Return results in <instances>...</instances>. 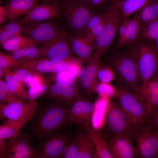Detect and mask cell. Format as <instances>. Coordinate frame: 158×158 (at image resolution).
<instances>
[{"instance_id": "cell-8", "label": "cell", "mask_w": 158, "mask_h": 158, "mask_svg": "<svg viewBox=\"0 0 158 158\" xmlns=\"http://www.w3.org/2000/svg\"><path fill=\"white\" fill-rule=\"evenodd\" d=\"M105 120L107 129L113 136L130 137L132 134L133 128L117 100H109Z\"/></svg>"}, {"instance_id": "cell-23", "label": "cell", "mask_w": 158, "mask_h": 158, "mask_svg": "<svg viewBox=\"0 0 158 158\" xmlns=\"http://www.w3.org/2000/svg\"><path fill=\"white\" fill-rule=\"evenodd\" d=\"M83 127L94 145L95 151L93 157L114 158L109 150L107 143L102 138L100 132L89 124Z\"/></svg>"}, {"instance_id": "cell-1", "label": "cell", "mask_w": 158, "mask_h": 158, "mask_svg": "<svg viewBox=\"0 0 158 158\" xmlns=\"http://www.w3.org/2000/svg\"><path fill=\"white\" fill-rule=\"evenodd\" d=\"M54 102L37 109L35 113L32 132L37 138L44 139L69 121V109Z\"/></svg>"}, {"instance_id": "cell-44", "label": "cell", "mask_w": 158, "mask_h": 158, "mask_svg": "<svg viewBox=\"0 0 158 158\" xmlns=\"http://www.w3.org/2000/svg\"><path fill=\"white\" fill-rule=\"evenodd\" d=\"M147 123L158 131V108H152L149 111Z\"/></svg>"}, {"instance_id": "cell-29", "label": "cell", "mask_w": 158, "mask_h": 158, "mask_svg": "<svg viewBox=\"0 0 158 158\" xmlns=\"http://www.w3.org/2000/svg\"><path fill=\"white\" fill-rule=\"evenodd\" d=\"M141 29L139 13L136 12L133 18L129 19L127 34L121 47L130 45L138 39Z\"/></svg>"}, {"instance_id": "cell-7", "label": "cell", "mask_w": 158, "mask_h": 158, "mask_svg": "<svg viewBox=\"0 0 158 158\" xmlns=\"http://www.w3.org/2000/svg\"><path fill=\"white\" fill-rule=\"evenodd\" d=\"M62 7L69 27L77 32L83 31L93 14L92 7L88 2L82 0H63Z\"/></svg>"}, {"instance_id": "cell-20", "label": "cell", "mask_w": 158, "mask_h": 158, "mask_svg": "<svg viewBox=\"0 0 158 158\" xmlns=\"http://www.w3.org/2000/svg\"><path fill=\"white\" fill-rule=\"evenodd\" d=\"M68 40L72 51L83 63H86L94 55V42L90 41L86 35L71 36L68 37Z\"/></svg>"}, {"instance_id": "cell-5", "label": "cell", "mask_w": 158, "mask_h": 158, "mask_svg": "<svg viewBox=\"0 0 158 158\" xmlns=\"http://www.w3.org/2000/svg\"><path fill=\"white\" fill-rule=\"evenodd\" d=\"M104 25L102 32L94 41L96 51L102 54L111 47L124 18L120 10L112 2L104 14Z\"/></svg>"}, {"instance_id": "cell-25", "label": "cell", "mask_w": 158, "mask_h": 158, "mask_svg": "<svg viewBox=\"0 0 158 158\" xmlns=\"http://www.w3.org/2000/svg\"><path fill=\"white\" fill-rule=\"evenodd\" d=\"M3 48L10 53L37 44L31 38L24 35H17L10 38L2 44Z\"/></svg>"}, {"instance_id": "cell-52", "label": "cell", "mask_w": 158, "mask_h": 158, "mask_svg": "<svg viewBox=\"0 0 158 158\" xmlns=\"http://www.w3.org/2000/svg\"><path fill=\"white\" fill-rule=\"evenodd\" d=\"M82 0L85 1L87 2L88 0Z\"/></svg>"}, {"instance_id": "cell-35", "label": "cell", "mask_w": 158, "mask_h": 158, "mask_svg": "<svg viewBox=\"0 0 158 158\" xmlns=\"http://www.w3.org/2000/svg\"><path fill=\"white\" fill-rule=\"evenodd\" d=\"M100 97L109 100L115 97L116 94V87L108 83H99L95 89Z\"/></svg>"}, {"instance_id": "cell-31", "label": "cell", "mask_w": 158, "mask_h": 158, "mask_svg": "<svg viewBox=\"0 0 158 158\" xmlns=\"http://www.w3.org/2000/svg\"><path fill=\"white\" fill-rule=\"evenodd\" d=\"M5 78L9 89L16 97L21 100L29 101L28 92L25 88L24 84L15 80L8 73Z\"/></svg>"}, {"instance_id": "cell-6", "label": "cell", "mask_w": 158, "mask_h": 158, "mask_svg": "<svg viewBox=\"0 0 158 158\" xmlns=\"http://www.w3.org/2000/svg\"><path fill=\"white\" fill-rule=\"evenodd\" d=\"M38 104L36 99L28 101L18 99L7 104L0 103V120L20 128L33 118Z\"/></svg>"}, {"instance_id": "cell-11", "label": "cell", "mask_w": 158, "mask_h": 158, "mask_svg": "<svg viewBox=\"0 0 158 158\" xmlns=\"http://www.w3.org/2000/svg\"><path fill=\"white\" fill-rule=\"evenodd\" d=\"M101 54L96 51L94 56L82 68L78 78V83L81 90L88 96L95 92L96 87L99 83L97 73L102 66Z\"/></svg>"}, {"instance_id": "cell-4", "label": "cell", "mask_w": 158, "mask_h": 158, "mask_svg": "<svg viewBox=\"0 0 158 158\" xmlns=\"http://www.w3.org/2000/svg\"><path fill=\"white\" fill-rule=\"evenodd\" d=\"M109 62L119 82L133 92L141 84L138 69L134 58L124 51L114 55Z\"/></svg>"}, {"instance_id": "cell-28", "label": "cell", "mask_w": 158, "mask_h": 158, "mask_svg": "<svg viewBox=\"0 0 158 158\" xmlns=\"http://www.w3.org/2000/svg\"><path fill=\"white\" fill-rule=\"evenodd\" d=\"M149 0H113L114 4L121 11L124 19L140 9Z\"/></svg>"}, {"instance_id": "cell-2", "label": "cell", "mask_w": 158, "mask_h": 158, "mask_svg": "<svg viewBox=\"0 0 158 158\" xmlns=\"http://www.w3.org/2000/svg\"><path fill=\"white\" fill-rule=\"evenodd\" d=\"M127 46L124 51L130 54L136 61L141 83L157 77L158 52L156 42L138 39Z\"/></svg>"}, {"instance_id": "cell-50", "label": "cell", "mask_w": 158, "mask_h": 158, "mask_svg": "<svg viewBox=\"0 0 158 158\" xmlns=\"http://www.w3.org/2000/svg\"><path fill=\"white\" fill-rule=\"evenodd\" d=\"M155 40H156L155 42H156V47H157L158 52V37Z\"/></svg>"}, {"instance_id": "cell-14", "label": "cell", "mask_w": 158, "mask_h": 158, "mask_svg": "<svg viewBox=\"0 0 158 158\" xmlns=\"http://www.w3.org/2000/svg\"><path fill=\"white\" fill-rule=\"evenodd\" d=\"M44 94L45 98L67 108H70L76 100L83 97L80 95L77 86L56 82L50 85Z\"/></svg>"}, {"instance_id": "cell-3", "label": "cell", "mask_w": 158, "mask_h": 158, "mask_svg": "<svg viewBox=\"0 0 158 158\" xmlns=\"http://www.w3.org/2000/svg\"><path fill=\"white\" fill-rule=\"evenodd\" d=\"M116 88L117 92L115 97L117 98L132 126L133 133L135 132L147 124L148 110L147 105L138 95L120 83Z\"/></svg>"}, {"instance_id": "cell-53", "label": "cell", "mask_w": 158, "mask_h": 158, "mask_svg": "<svg viewBox=\"0 0 158 158\" xmlns=\"http://www.w3.org/2000/svg\"><path fill=\"white\" fill-rule=\"evenodd\" d=\"M157 0V4L158 5V0Z\"/></svg>"}, {"instance_id": "cell-40", "label": "cell", "mask_w": 158, "mask_h": 158, "mask_svg": "<svg viewBox=\"0 0 158 158\" xmlns=\"http://www.w3.org/2000/svg\"><path fill=\"white\" fill-rule=\"evenodd\" d=\"M97 77L101 82L109 83L114 79V71L109 65L101 66L98 71Z\"/></svg>"}, {"instance_id": "cell-43", "label": "cell", "mask_w": 158, "mask_h": 158, "mask_svg": "<svg viewBox=\"0 0 158 158\" xmlns=\"http://www.w3.org/2000/svg\"><path fill=\"white\" fill-rule=\"evenodd\" d=\"M104 15L93 14L87 22L83 31L87 33L95 27L104 22Z\"/></svg>"}, {"instance_id": "cell-19", "label": "cell", "mask_w": 158, "mask_h": 158, "mask_svg": "<svg viewBox=\"0 0 158 158\" xmlns=\"http://www.w3.org/2000/svg\"><path fill=\"white\" fill-rule=\"evenodd\" d=\"M109 152L114 158H136V147L130 137L112 136L107 143Z\"/></svg>"}, {"instance_id": "cell-10", "label": "cell", "mask_w": 158, "mask_h": 158, "mask_svg": "<svg viewBox=\"0 0 158 158\" xmlns=\"http://www.w3.org/2000/svg\"><path fill=\"white\" fill-rule=\"evenodd\" d=\"M62 29L49 21L29 22L23 24L22 34L31 38L38 45L43 46Z\"/></svg>"}, {"instance_id": "cell-13", "label": "cell", "mask_w": 158, "mask_h": 158, "mask_svg": "<svg viewBox=\"0 0 158 158\" xmlns=\"http://www.w3.org/2000/svg\"><path fill=\"white\" fill-rule=\"evenodd\" d=\"M70 140L67 133H53L45 138L37 147L38 158H58Z\"/></svg>"}, {"instance_id": "cell-36", "label": "cell", "mask_w": 158, "mask_h": 158, "mask_svg": "<svg viewBox=\"0 0 158 158\" xmlns=\"http://www.w3.org/2000/svg\"><path fill=\"white\" fill-rule=\"evenodd\" d=\"M53 81L77 86L78 78L69 73L66 70L56 73H52Z\"/></svg>"}, {"instance_id": "cell-24", "label": "cell", "mask_w": 158, "mask_h": 158, "mask_svg": "<svg viewBox=\"0 0 158 158\" xmlns=\"http://www.w3.org/2000/svg\"><path fill=\"white\" fill-rule=\"evenodd\" d=\"M78 145L79 151L76 158H90L94 157L95 148L87 133L78 132L75 137Z\"/></svg>"}, {"instance_id": "cell-42", "label": "cell", "mask_w": 158, "mask_h": 158, "mask_svg": "<svg viewBox=\"0 0 158 158\" xmlns=\"http://www.w3.org/2000/svg\"><path fill=\"white\" fill-rule=\"evenodd\" d=\"M50 84H43L29 88L28 91L29 100L36 99L37 97L44 94Z\"/></svg>"}, {"instance_id": "cell-17", "label": "cell", "mask_w": 158, "mask_h": 158, "mask_svg": "<svg viewBox=\"0 0 158 158\" xmlns=\"http://www.w3.org/2000/svg\"><path fill=\"white\" fill-rule=\"evenodd\" d=\"M69 108V122L83 126L89 125L94 114V104L82 97L74 101Z\"/></svg>"}, {"instance_id": "cell-16", "label": "cell", "mask_w": 158, "mask_h": 158, "mask_svg": "<svg viewBox=\"0 0 158 158\" xmlns=\"http://www.w3.org/2000/svg\"><path fill=\"white\" fill-rule=\"evenodd\" d=\"M59 4L49 2L37 4L20 20L23 24L29 22L49 21L60 16Z\"/></svg>"}, {"instance_id": "cell-47", "label": "cell", "mask_w": 158, "mask_h": 158, "mask_svg": "<svg viewBox=\"0 0 158 158\" xmlns=\"http://www.w3.org/2000/svg\"><path fill=\"white\" fill-rule=\"evenodd\" d=\"M5 140V139L0 138V156L3 154L6 150Z\"/></svg>"}, {"instance_id": "cell-32", "label": "cell", "mask_w": 158, "mask_h": 158, "mask_svg": "<svg viewBox=\"0 0 158 158\" xmlns=\"http://www.w3.org/2000/svg\"><path fill=\"white\" fill-rule=\"evenodd\" d=\"M158 37V19L141 28L138 39L149 41L155 40Z\"/></svg>"}, {"instance_id": "cell-9", "label": "cell", "mask_w": 158, "mask_h": 158, "mask_svg": "<svg viewBox=\"0 0 158 158\" xmlns=\"http://www.w3.org/2000/svg\"><path fill=\"white\" fill-rule=\"evenodd\" d=\"M136 144L137 158H158L157 131L147 123L130 136Z\"/></svg>"}, {"instance_id": "cell-37", "label": "cell", "mask_w": 158, "mask_h": 158, "mask_svg": "<svg viewBox=\"0 0 158 158\" xmlns=\"http://www.w3.org/2000/svg\"><path fill=\"white\" fill-rule=\"evenodd\" d=\"M21 128L6 122L0 126V138L5 139L11 138L20 132Z\"/></svg>"}, {"instance_id": "cell-21", "label": "cell", "mask_w": 158, "mask_h": 158, "mask_svg": "<svg viewBox=\"0 0 158 158\" xmlns=\"http://www.w3.org/2000/svg\"><path fill=\"white\" fill-rule=\"evenodd\" d=\"M133 92L138 95L144 102L149 111L158 108V78L156 77L148 82L141 83Z\"/></svg>"}, {"instance_id": "cell-38", "label": "cell", "mask_w": 158, "mask_h": 158, "mask_svg": "<svg viewBox=\"0 0 158 158\" xmlns=\"http://www.w3.org/2000/svg\"><path fill=\"white\" fill-rule=\"evenodd\" d=\"M79 151L76 137L70 140L64 148L60 157L61 158H76Z\"/></svg>"}, {"instance_id": "cell-48", "label": "cell", "mask_w": 158, "mask_h": 158, "mask_svg": "<svg viewBox=\"0 0 158 158\" xmlns=\"http://www.w3.org/2000/svg\"><path fill=\"white\" fill-rule=\"evenodd\" d=\"M5 16L4 7L0 6V24L1 25L4 22Z\"/></svg>"}, {"instance_id": "cell-51", "label": "cell", "mask_w": 158, "mask_h": 158, "mask_svg": "<svg viewBox=\"0 0 158 158\" xmlns=\"http://www.w3.org/2000/svg\"><path fill=\"white\" fill-rule=\"evenodd\" d=\"M157 134H158V131H157Z\"/></svg>"}, {"instance_id": "cell-18", "label": "cell", "mask_w": 158, "mask_h": 158, "mask_svg": "<svg viewBox=\"0 0 158 158\" xmlns=\"http://www.w3.org/2000/svg\"><path fill=\"white\" fill-rule=\"evenodd\" d=\"M20 67L43 75L56 73L65 70L68 67V63L67 59L56 60L43 58L24 62Z\"/></svg>"}, {"instance_id": "cell-49", "label": "cell", "mask_w": 158, "mask_h": 158, "mask_svg": "<svg viewBox=\"0 0 158 158\" xmlns=\"http://www.w3.org/2000/svg\"><path fill=\"white\" fill-rule=\"evenodd\" d=\"M47 1L49 2H52L59 4L57 2V0H47Z\"/></svg>"}, {"instance_id": "cell-15", "label": "cell", "mask_w": 158, "mask_h": 158, "mask_svg": "<svg viewBox=\"0 0 158 158\" xmlns=\"http://www.w3.org/2000/svg\"><path fill=\"white\" fill-rule=\"evenodd\" d=\"M0 158H38V156L35 148L20 132L11 138L7 149Z\"/></svg>"}, {"instance_id": "cell-33", "label": "cell", "mask_w": 158, "mask_h": 158, "mask_svg": "<svg viewBox=\"0 0 158 158\" xmlns=\"http://www.w3.org/2000/svg\"><path fill=\"white\" fill-rule=\"evenodd\" d=\"M8 73L16 81L25 85H27L30 81L34 72L23 67L14 68Z\"/></svg>"}, {"instance_id": "cell-54", "label": "cell", "mask_w": 158, "mask_h": 158, "mask_svg": "<svg viewBox=\"0 0 158 158\" xmlns=\"http://www.w3.org/2000/svg\"><path fill=\"white\" fill-rule=\"evenodd\" d=\"M44 0V1H47V0Z\"/></svg>"}, {"instance_id": "cell-41", "label": "cell", "mask_w": 158, "mask_h": 158, "mask_svg": "<svg viewBox=\"0 0 158 158\" xmlns=\"http://www.w3.org/2000/svg\"><path fill=\"white\" fill-rule=\"evenodd\" d=\"M68 67L66 70L73 76L78 78L82 69L83 63L78 58L71 56L67 59Z\"/></svg>"}, {"instance_id": "cell-34", "label": "cell", "mask_w": 158, "mask_h": 158, "mask_svg": "<svg viewBox=\"0 0 158 158\" xmlns=\"http://www.w3.org/2000/svg\"><path fill=\"white\" fill-rule=\"evenodd\" d=\"M24 62L15 59L11 55L0 52V69L6 74L12 69L19 67Z\"/></svg>"}, {"instance_id": "cell-12", "label": "cell", "mask_w": 158, "mask_h": 158, "mask_svg": "<svg viewBox=\"0 0 158 158\" xmlns=\"http://www.w3.org/2000/svg\"><path fill=\"white\" fill-rule=\"evenodd\" d=\"M44 58L64 60L72 56L73 52L67 32L62 29L50 41L42 47Z\"/></svg>"}, {"instance_id": "cell-30", "label": "cell", "mask_w": 158, "mask_h": 158, "mask_svg": "<svg viewBox=\"0 0 158 158\" xmlns=\"http://www.w3.org/2000/svg\"><path fill=\"white\" fill-rule=\"evenodd\" d=\"M22 25L20 20L15 19L2 25L0 28L1 44L10 38L21 35Z\"/></svg>"}, {"instance_id": "cell-45", "label": "cell", "mask_w": 158, "mask_h": 158, "mask_svg": "<svg viewBox=\"0 0 158 158\" xmlns=\"http://www.w3.org/2000/svg\"><path fill=\"white\" fill-rule=\"evenodd\" d=\"M129 19H124L118 30V37L116 45V48H119L123 42L127 34Z\"/></svg>"}, {"instance_id": "cell-46", "label": "cell", "mask_w": 158, "mask_h": 158, "mask_svg": "<svg viewBox=\"0 0 158 158\" xmlns=\"http://www.w3.org/2000/svg\"><path fill=\"white\" fill-rule=\"evenodd\" d=\"M108 0H88L87 2L91 7H97L105 3Z\"/></svg>"}, {"instance_id": "cell-27", "label": "cell", "mask_w": 158, "mask_h": 158, "mask_svg": "<svg viewBox=\"0 0 158 158\" xmlns=\"http://www.w3.org/2000/svg\"><path fill=\"white\" fill-rule=\"evenodd\" d=\"M138 11L141 28L150 22L158 19V5L156 0H149Z\"/></svg>"}, {"instance_id": "cell-39", "label": "cell", "mask_w": 158, "mask_h": 158, "mask_svg": "<svg viewBox=\"0 0 158 158\" xmlns=\"http://www.w3.org/2000/svg\"><path fill=\"white\" fill-rule=\"evenodd\" d=\"M18 99L11 92L5 81L0 78V103H9Z\"/></svg>"}, {"instance_id": "cell-22", "label": "cell", "mask_w": 158, "mask_h": 158, "mask_svg": "<svg viewBox=\"0 0 158 158\" xmlns=\"http://www.w3.org/2000/svg\"><path fill=\"white\" fill-rule=\"evenodd\" d=\"M39 0H7L4 7V22L26 15Z\"/></svg>"}, {"instance_id": "cell-26", "label": "cell", "mask_w": 158, "mask_h": 158, "mask_svg": "<svg viewBox=\"0 0 158 158\" xmlns=\"http://www.w3.org/2000/svg\"><path fill=\"white\" fill-rule=\"evenodd\" d=\"M32 46L10 52L15 59L24 62L44 58L42 48Z\"/></svg>"}]
</instances>
